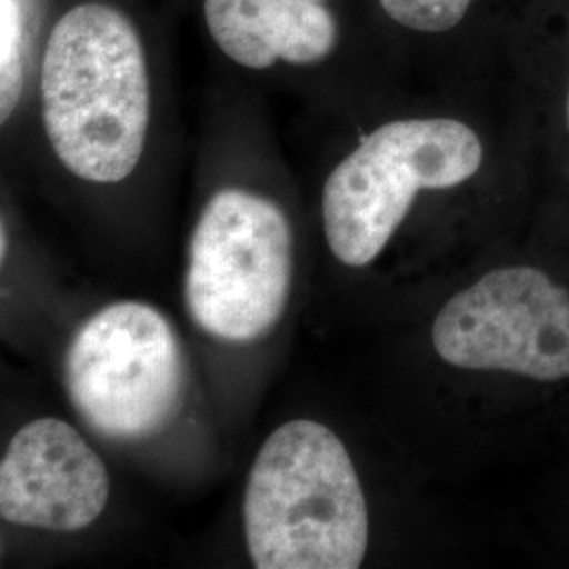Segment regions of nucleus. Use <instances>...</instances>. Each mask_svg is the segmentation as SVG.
Wrapping results in <instances>:
<instances>
[{"instance_id": "obj_9", "label": "nucleus", "mask_w": 569, "mask_h": 569, "mask_svg": "<svg viewBox=\"0 0 569 569\" xmlns=\"http://www.w3.org/2000/svg\"><path fill=\"white\" fill-rule=\"evenodd\" d=\"M26 0H0V121H9L23 91L28 49Z\"/></svg>"}, {"instance_id": "obj_8", "label": "nucleus", "mask_w": 569, "mask_h": 569, "mask_svg": "<svg viewBox=\"0 0 569 569\" xmlns=\"http://www.w3.org/2000/svg\"><path fill=\"white\" fill-rule=\"evenodd\" d=\"M204 21L226 56L251 70L317 63L338 41L336 18L319 0H204Z\"/></svg>"}, {"instance_id": "obj_10", "label": "nucleus", "mask_w": 569, "mask_h": 569, "mask_svg": "<svg viewBox=\"0 0 569 569\" xmlns=\"http://www.w3.org/2000/svg\"><path fill=\"white\" fill-rule=\"evenodd\" d=\"M397 23L418 32H448L465 20L472 0H378Z\"/></svg>"}, {"instance_id": "obj_6", "label": "nucleus", "mask_w": 569, "mask_h": 569, "mask_svg": "<svg viewBox=\"0 0 569 569\" xmlns=\"http://www.w3.org/2000/svg\"><path fill=\"white\" fill-rule=\"evenodd\" d=\"M432 346L449 366L563 380L569 376V291L538 268L491 270L441 308Z\"/></svg>"}, {"instance_id": "obj_12", "label": "nucleus", "mask_w": 569, "mask_h": 569, "mask_svg": "<svg viewBox=\"0 0 569 569\" xmlns=\"http://www.w3.org/2000/svg\"><path fill=\"white\" fill-rule=\"evenodd\" d=\"M568 127H569V93H568Z\"/></svg>"}, {"instance_id": "obj_13", "label": "nucleus", "mask_w": 569, "mask_h": 569, "mask_svg": "<svg viewBox=\"0 0 569 569\" xmlns=\"http://www.w3.org/2000/svg\"><path fill=\"white\" fill-rule=\"evenodd\" d=\"M319 2H326V0H319Z\"/></svg>"}, {"instance_id": "obj_2", "label": "nucleus", "mask_w": 569, "mask_h": 569, "mask_svg": "<svg viewBox=\"0 0 569 569\" xmlns=\"http://www.w3.org/2000/svg\"><path fill=\"white\" fill-rule=\"evenodd\" d=\"M244 540L258 569H357L369 517L359 475L331 428H277L249 470Z\"/></svg>"}, {"instance_id": "obj_5", "label": "nucleus", "mask_w": 569, "mask_h": 569, "mask_svg": "<svg viewBox=\"0 0 569 569\" xmlns=\"http://www.w3.org/2000/svg\"><path fill=\"white\" fill-rule=\"evenodd\" d=\"M66 387L82 420L102 437H152L182 403L180 340L152 306H106L70 342Z\"/></svg>"}, {"instance_id": "obj_1", "label": "nucleus", "mask_w": 569, "mask_h": 569, "mask_svg": "<svg viewBox=\"0 0 569 569\" xmlns=\"http://www.w3.org/2000/svg\"><path fill=\"white\" fill-rule=\"evenodd\" d=\"M42 122L61 164L96 183L122 182L142 159L150 84L131 20L103 2L61 16L41 70Z\"/></svg>"}, {"instance_id": "obj_3", "label": "nucleus", "mask_w": 569, "mask_h": 569, "mask_svg": "<svg viewBox=\"0 0 569 569\" xmlns=\"http://www.w3.org/2000/svg\"><path fill=\"white\" fill-rule=\"evenodd\" d=\"M483 163L477 133L453 119H409L376 129L327 178L323 224L346 266L373 262L420 190L470 180Z\"/></svg>"}, {"instance_id": "obj_7", "label": "nucleus", "mask_w": 569, "mask_h": 569, "mask_svg": "<svg viewBox=\"0 0 569 569\" xmlns=\"http://www.w3.org/2000/svg\"><path fill=\"white\" fill-rule=\"evenodd\" d=\"M108 498L100 456L56 418L21 427L0 462V515L16 526L79 531L102 515Z\"/></svg>"}, {"instance_id": "obj_4", "label": "nucleus", "mask_w": 569, "mask_h": 569, "mask_svg": "<svg viewBox=\"0 0 569 569\" xmlns=\"http://www.w3.org/2000/svg\"><path fill=\"white\" fill-rule=\"evenodd\" d=\"M293 239L283 209L226 188L211 197L190 241L186 305L194 323L226 342H253L283 317Z\"/></svg>"}, {"instance_id": "obj_11", "label": "nucleus", "mask_w": 569, "mask_h": 569, "mask_svg": "<svg viewBox=\"0 0 569 569\" xmlns=\"http://www.w3.org/2000/svg\"><path fill=\"white\" fill-rule=\"evenodd\" d=\"M0 247H2V251H0V258L4 260V256H7V230H4V226H2V237H0Z\"/></svg>"}]
</instances>
